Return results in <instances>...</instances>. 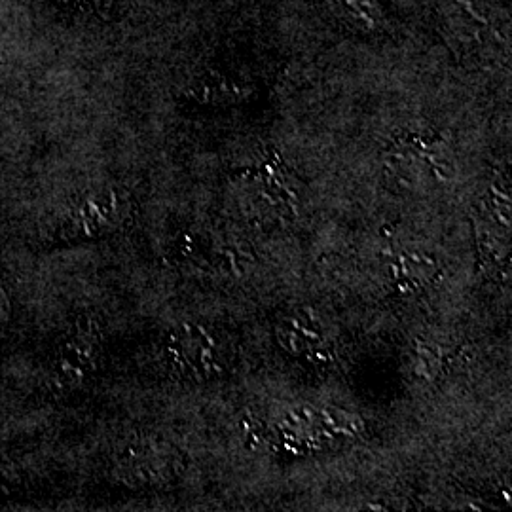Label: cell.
I'll return each mask as SVG.
<instances>
[{
  "instance_id": "cell-1",
  "label": "cell",
  "mask_w": 512,
  "mask_h": 512,
  "mask_svg": "<svg viewBox=\"0 0 512 512\" xmlns=\"http://www.w3.org/2000/svg\"><path fill=\"white\" fill-rule=\"evenodd\" d=\"M330 8L357 23L363 29H376L382 25V8L374 0H327Z\"/></svg>"
}]
</instances>
